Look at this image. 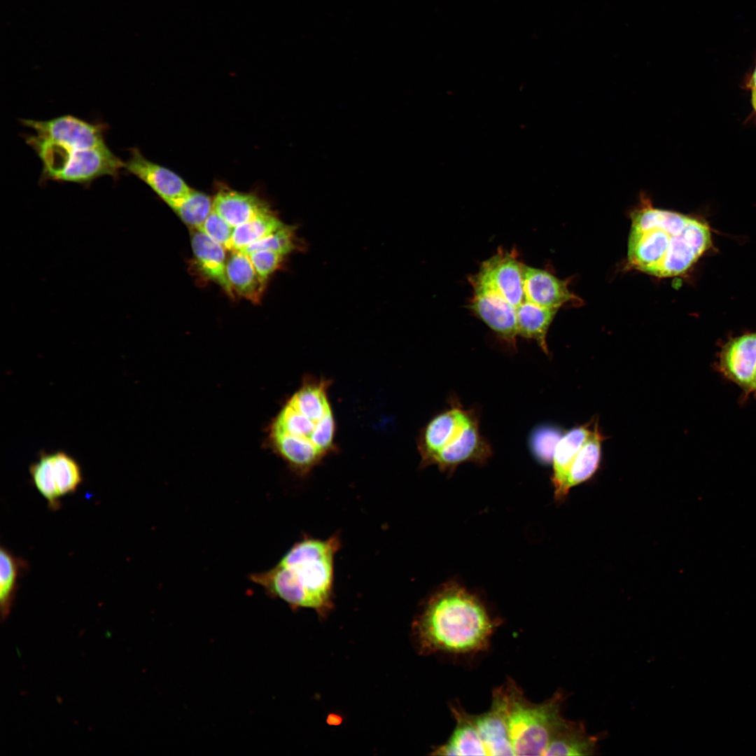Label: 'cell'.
Masks as SVG:
<instances>
[{
  "label": "cell",
  "instance_id": "2",
  "mask_svg": "<svg viewBox=\"0 0 756 756\" xmlns=\"http://www.w3.org/2000/svg\"><path fill=\"white\" fill-rule=\"evenodd\" d=\"M330 385V379L306 375L270 426L272 448L299 475H307L336 451Z\"/></svg>",
  "mask_w": 756,
  "mask_h": 756
},
{
  "label": "cell",
  "instance_id": "19",
  "mask_svg": "<svg viewBox=\"0 0 756 756\" xmlns=\"http://www.w3.org/2000/svg\"><path fill=\"white\" fill-rule=\"evenodd\" d=\"M226 272L233 290L253 303L260 302L266 286L260 281L248 254L232 252L227 261Z\"/></svg>",
  "mask_w": 756,
  "mask_h": 756
},
{
  "label": "cell",
  "instance_id": "28",
  "mask_svg": "<svg viewBox=\"0 0 756 756\" xmlns=\"http://www.w3.org/2000/svg\"><path fill=\"white\" fill-rule=\"evenodd\" d=\"M560 438L559 434L554 429L548 427L537 428L530 439L533 454L542 462L552 461L555 447Z\"/></svg>",
  "mask_w": 756,
  "mask_h": 756
},
{
  "label": "cell",
  "instance_id": "9",
  "mask_svg": "<svg viewBox=\"0 0 756 756\" xmlns=\"http://www.w3.org/2000/svg\"><path fill=\"white\" fill-rule=\"evenodd\" d=\"M523 265L514 253L498 251L470 278L475 290L493 293L516 309L525 299Z\"/></svg>",
  "mask_w": 756,
  "mask_h": 756
},
{
  "label": "cell",
  "instance_id": "12",
  "mask_svg": "<svg viewBox=\"0 0 756 756\" xmlns=\"http://www.w3.org/2000/svg\"><path fill=\"white\" fill-rule=\"evenodd\" d=\"M124 169L145 183L167 205L184 197L191 190L179 175L149 160L137 148L130 149V157L125 162Z\"/></svg>",
  "mask_w": 756,
  "mask_h": 756
},
{
  "label": "cell",
  "instance_id": "14",
  "mask_svg": "<svg viewBox=\"0 0 756 756\" xmlns=\"http://www.w3.org/2000/svg\"><path fill=\"white\" fill-rule=\"evenodd\" d=\"M525 299L540 307L560 308L578 298L568 289L567 282L548 272L523 265Z\"/></svg>",
  "mask_w": 756,
  "mask_h": 756
},
{
  "label": "cell",
  "instance_id": "25",
  "mask_svg": "<svg viewBox=\"0 0 756 756\" xmlns=\"http://www.w3.org/2000/svg\"><path fill=\"white\" fill-rule=\"evenodd\" d=\"M284 224L270 210L234 228L227 250L242 251L251 244L267 237Z\"/></svg>",
  "mask_w": 756,
  "mask_h": 756
},
{
  "label": "cell",
  "instance_id": "24",
  "mask_svg": "<svg viewBox=\"0 0 756 756\" xmlns=\"http://www.w3.org/2000/svg\"><path fill=\"white\" fill-rule=\"evenodd\" d=\"M27 564L6 547L0 550V610L1 619L8 616L18 589V579Z\"/></svg>",
  "mask_w": 756,
  "mask_h": 756
},
{
  "label": "cell",
  "instance_id": "29",
  "mask_svg": "<svg viewBox=\"0 0 756 756\" xmlns=\"http://www.w3.org/2000/svg\"><path fill=\"white\" fill-rule=\"evenodd\" d=\"M197 230L220 244L226 249L232 237L234 228L213 209L204 223Z\"/></svg>",
  "mask_w": 756,
  "mask_h": 756
},
{
  "label": "cell",
  "instance_id": "7",
  "mask_svg": "<svg viewBox=\"0 0 756 756\" xmlns=\"http://www.w3.org/2000/svg\"><path fill=\"white\" fill-rule=\"evenodd\" d=\"M24 138L42 162L41 181L51 180L85 186L104 176L117 179L125 168V162L106 144L90 148H70L33 134H26Z\"/></svg>",
  "mask_w": 756,
  "mask_h": 756
},
{
  "label": "cell",
  "instance_id": "31",
  "mask_svg": "<svg viewBox=\"0 0 756 756\" xmlns=\"http://www.w3.org/2000/svg\"><path fill=\"white\" fill-rule=\"evenodd\" d=\"M748 85L751 90H753V89L756 88V66H755V69H754V70L752 71V74L750 78V80H749V81L748 83Z\"/></svg>",
  "mask_w": 756,
  "mask_h": 756
},
{
  "label": "cell",
  "instance_id": "18",
  "mask_svg": "<svg viewBox=\"0 0 756 756\" xmlns=\"http://www.w3.org/2000/svg\"><path fill=\"white\" fill-rule=\"evenodd\" d=\"M591 432L587 426H580L568 431L558 441L552 461L553 463L552 483L556 500H564L568 494L566 490L568 472Z\"/></svg>",
  "mask_w": 756,
  "mask_h": 756
},
{
  "label": "cell",
  "instance_id": "16",
  "mask_svg": "<svg viewBox=\"0 0 756 756\" xmlns=\"http://www.w3.org/2000/svg\"><path fill=\"white\" fill-rule=\"evenodd\" d=\"M191 245L196 264L202 273L233 298L234 290L226 272L225 248L197 230L192 236Z\"/></svg>",
  "mask_w": 756,
  "mask_h": 756
},
{
  "label": "cell",
  "instance_id": "22",
  "mask_svg": "<svg viewBox=\"0 0 756 756\" xmlns=\"http://www.w3.org/2000/svg\"><path fill=\"white\" fill-rule=\"evenodd\" d=\"M472 716L487 755H514L505 723L495 709Z\"/></svg>",
  "mask_w": 756,
  "mask_h": 756
},
{
  "label": "cell",
  "instance_id": "4",
  "mask_svg": "<svg viewBox=\"0 0 756 756\" xmlns=\"http://www.w3.org/2000/svg\"><path fill=\"white\" fill-rule=\"evenodd\" d=\"M341 543L338 534L326 539L306 536L275 566L250 579L293 608L314 609L325 616L333 606L335 559Z\"/></svg>",
  "mask_w": 756,
  "mask_h": 756
},
{
  "label": "cell",
  "instance_id": "1",
  "mask_svg": "<svg viewBox=\"0 0 756 756\" xmlns=\"http://www.w3.org/2000/svg\"><path fill=\"white\" fill-rule=\"evenodd\" d=\"M630 218L628 262L645 274L662 278L684 274L712 246L706 221L655 208L645 192Z\"/></svg>",
  "mask_w": 756,
  "mask_h": 756
},
{
  "label": "cell",
  "instance_id": "23",
  "mask_svg": "<svg viewBox=\"0 0 756 756\" xmlns=\"http://www.w3.org/2000/svg\"><path fill=\"white\" fill-rule=\"evenodd\" d=\"M603 436L597 425L581 447L568 472L566 490L589 479L597 470L601 458Z\"/></svg>",
  "mask_w": 756,
  "mask_h": 756
},
{
  "label": "cell",
  "instance_id": "10",
  "mask_svg": "<svg viewBox=\"0 0 756 756\" xmlns=\"http://www.w3.org/2000/svg\"><path fill=\"white\" fill-rule=\"evenodd\" d=\"M21 124L34 131L36 136L71 148H90L106 144L108 126L91 122L73 115H63L46 120L20 119Z\"/></svg>",
  "mask_w": 756,
  "mask_h": 756
},
{
  "label": "cell",
  "instance_id": "30",
  "mask_svg": "<svg viewBox=\"0 0 756 756\" xmlns=\"http://www.w3.org/2000/svg\"><path fill=\"white\" fill-rule=\"evenodd\" d=\"M248 255L260 281L265 286L270 276L280 267L284 257L268 250L256 251Z\"/></svg>",
  "mask_w": 756,
  "mask_h": 756
},
{
  "label": "cell",
  "instance_id": "33",
  "mask_svg": "<svg viewBox=\"0 0 756 756\" xmlns=\"http://www.w3.org/2000/svg\"><path fill=\"white\" fill-rule=\"evenodd\" d=\"M751 99H752V104L753 108L755 109V111L756 112V88L752 90V98H751Z\"/></svg>",
  "mask_w": 756,
  "mask_h": 756
},
{
  "label": "cell",
  "instance_id": "17",
  "mask_svg": "<svg viewBox=\"0 0 756 756\" xmlns=\"http://www.w3.org/2000/svg\"><path fill=\"white\" fill-rule=\"evenodd\" d=\"M213 209L233 228L270 210L256 195L232 190L218 192L213 199Z\"/></svg>",
  "mask_w": 756,
  "mask_h": 756
},
{
  "label": "cell",
  "instance_id": "5",
  "mask_svg": "<svg viewBox=\"0 0 756 756\" xmlns=\"http://www.w3.org/2000/svg\"><path fill=\"white\" fill-rule=\"evenodd\" d=\"M417 447L421 467L435 465L447 473L463 463L484 464L493 453L480 433L475 411L465 409L454 399L449 409L432 418L421 430Z\"/></svg>",
  "mask_w": 756,
  "mask_h": 756
},
{
  "label": "cell",
  "instance_id": "11",
  "mask_svg": "<svg viewBox=\"0 0 756 756\" xmlns=\"http://www.w3.org/2000/svg\"><path fill=\"white\" fill-rule=\"evenodd\" d=\"M718 358V371L750 394L756 367V332L729 339L721 346Z\"/></svg>",
  "mask_w": 756,
  "mask_h": 756
},
{
  "label": "cell",
  "instance_id": "8",
  "mask_svg": "<svg viewBox=\"0 0 756 756\" xmlns=\"http://www.w3.org/2000/svg\"><path fill=\"white\" fill-rule=\"evenodd\" d=\"M34 486L50 510H57L64 497L75 493L82 483L78 462L66 452H42L29 468Z\"/></svg>",
  "mask_w": 756,
  "mask_h": 756
},
{
  "label": "cell",
  "instance_id": "13",
  "mask_svg": "<svg viewBox=\"0 0 756 756\" xmlns=\"http://www.w3.org/2000/svg\"><path fill=\"white\" fill-rule=\"evenodd\" d=\"M470 309L500 337L515 346L518 336L515 307L493 293L474 290Z\"/></svg>",
  "mask_w": 756,
  "mask_h": 756
},
{
  "label": "cell",
  "instance_id": "27",
  "mask_svg": "<svg viewBox=\"0 0 756 756\" xmlns=\"http://www.w3.org/2000/svg\"><path fill=\"white\" fill-rule=\"evenodd\" d=\"M295 231L293 226L284 224L274 232L239 251L249 254L256 251L268 250L284 256L296 248Z\"/></svg>",
  "mask_w": 756,
  "mask_h": 756
},
{
  "label": "cell",
  "instance_id": "20",
  "mask_svg": "<svg viewBox=\"0 0 756 756\" xmlns=\"http://www.w3.org/2000/svg\"><path fill=\"white\" fill-rule=\"evenodd\" d=\"M598 740L587 732L583 723L568 721L551 740L545 755H593Z\"/></svg>",
  "mask_w": 756,
  "mask_h": 756
},
{
  "label": "cell",
  "instance_id": "15",
  "mask_svg": "<svg viewBox=\"0 0 756 756\" xmlns=\"http://www.w3.org/2000/svg\"><path fill=\"white\" fill-rule=\"evenodd\" d=\"M450 710L456 727L447 741L436 746L433 755H487L471 714L459 705L451 704Z\"/></svg>",
  "mask_w": 756,
  "mask_h": 756
},
{
  "label": "cell",
  "instance_id": "3",
  "mask_svg": "<svg viewBox=\"0 0 756 756\" xmlns=\"http://www.w3.org/2000/svg\"><path fill=\"white\" fill-rule=\"evenodd\" d=\"M498 622L477 596L450 582L428 599L412 629L423 654H470L487 649Z\"/></svg>",
  "mask_w": 756,
  "mask_h": 756
},
{
  "label": "cell",
  "instance_id": "32",
  "mask_svg": "<svg viewBox=\"0 0 756 756\" xmlns=\"http://www.w3.org/2000/svg\"><path fill=\"white\" fill-rule=\"evenodd\" d=\"M754 393L755 394H756V367H755V369L753 378H752V386H751V389H750V393Z\"/></svg>",
  "mask_w": 756,
  "mask_h": 756
},
{
  "label": "cell",
  "instance_id": "21",
  "mask_svg": "<svg viewBox=\"0 0 756 756\" xmlns=\"http://www.w3.org/2000/svg\"><path fill=\"white\" fill-rule=\"evenodd\" d=\"M557 311V309L540 307L524 299L516 309L518 335L536 340L547 354V332Z\"/></svg>",
  "mask_w": 756,
  "mask_h": 756
},
{
  "label": "cell",
  "instance_id": "6",
  "mask_svg": "<svg viewBox=\"0 0 756 756\" xmlns=\"http://www.w3.org/2000/svg\"><path fill=\"white\" fill-rule=\"evenodd\" d=\"M565 696L557 691L540 704L526 699L511 678L493 689L491 708L507 727L514 755H545L556 734L568 720L561 715Z\"/></svg>",
  "mask_w": 756,
  "mask_h": 756
},
{
  "label": "cell",
  "instance_id": "26",
  "mask_svg": "<svg viewBox=\"0 0 756 756\" xmlns=\"http://www.w3.org/2000/svg\"><path fill=\"white\" fill-rule=\"evenodd\" d=\"M168 206L186 225L197 230L213 210V200L204 192L191 189Z\"/></svg>",
  "mask_w": 756,
  "mask_h": 756
}]
</instances>
